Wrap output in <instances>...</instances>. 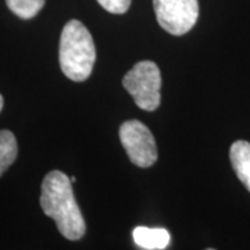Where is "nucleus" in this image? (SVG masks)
Returning a JSON list of instances; mask_svg holds the SVG:
<instances>
[{"instance_id":"obj_1","label":"nucleus","mask_w":250,"mask_h":250,"mask_svg":"<svg viewBox=\"0 0 250 250\" xmlns=\"http://www.w3.org/2000/svg\"><path fill=\"white\" fill-rule=\"evenodd\" d=\"M41 206L47 217L53 218L59 231L68 241H78L86 231L74 196L72 182L62 171H50L42 182Z\"/></svg>"},{"instance_id":"obj_2","label":"nucleus","mask_w":250,"mask_h":250,"mask_svg":"<svg viewBox=\"0 0 250 250\" xmlns=\"http://www.w3.org/2000/svg\"><path fill=\"white\" fill-rule=\"evenodd\" d=\"M96 60L93 38L78 20L68 21L62 31L59 62L62 74L75 82L88 80Z\"/></svg>"},{"instance_id":"obj_3","label":"nucleus","mask_w":250,"mask_h":250,"mask_svg":"<svg viewBox=\"0 0 250 250\" xmlns=\"http://www.w3.org/2000/svg\"><path fill=\"white\" fill-rule=\"evenodd\" d=\"M123 85L139 108L154 111L160 106L161 75L156 62L149 60L136 62L124 75Z\"/></svg>"},{"instance_id":"obj_4","label":"nucleus","mask_w":250,"mask_h":250,"mask_svg":"<svg viewBox=\"0 0 250 250\" xmlns=\"http://www.w3.org/2000/svg\"><path fill=\"white\" fill-rule=\"evenodd\" d=\"M120 139L129 160L141 168L152 167L157 161V146L153 134L138 120L125 121L120 126Z\"/></svg>"},{"instance_id":"obj_5","label":"nucleus","mask_w":250,"mask_h":250,"mask_svg":"<svg viewBox=\"0 0 250 250\" xmlns=\"http://www.w3.org/2000/svg\"><path fill=\"white\" fill-rule=\"evenodd\" d=\"M153 6L157 22L171 35H185L199 17L197 0H153Z\"/></svg>"},{"instance_id":"obj_6","label":"nucleus","mask_w":250,"mask_h":250,"mask_svg":"<svg viewBox=\"0 0 250 250\" xmlns=\"http://www.w3.org/2000/svg\"><path fill=\"white\" fill-rule=\"evenodd\" d=\"M135 243L145 250H163L170 245V232L164 228L136 227L134 229Z\"/></svg>"},{"instance_id":"obj_7","label":"nucleus","mask_w":250,"mask_h":250,"mask_svg":"<svg viewBox=\"0 0 250 250\" xmlns=\"http://www.w3.org/2000/svg\"><path fill=\"white\" fill-rule=\"evenodd\" d=\"M229 159L238 178L250 192V143L236 141L229 149Z\"/></svg>"},{"instance_id":"obj_8","label":"nucleus","mask_w":250,"mask_h":250,"mask_svg":"<svg viewBox=\"0 0 250 250\" xmlns=\"http://www.w3.org/2000/svg\"><path fill=\"white\" fill-rule=\"evenodd\" d=\"M18 153L17 139L11 131H0V177L16 161Z\"/></svg>"},{"instance_id":"obj_9","label":"nucleus","mask_w":250,"mask_h":250,"mask_svg":"<svg viewBox=\"0 0 250 250\" xmlns=\"http://www.w3.org/2000/svg\"><path fill=\"white\" fill-rule=\"evenodd\" d=\"M6 3L17 17L31 20L43 9L46 0H6Z\"/></svg>"},{"instance_id":"obj_10","label":"nucleus","mask_w":250,"mask_h":250,"mask_svg":"<svg viewBox=\"0 0 250 250\" xmlns=\"http://www.w3.org/2000/svg\"><path fill=\"white\" fill-rule=\"evenodd\" d=\"M98 3L113 14H124L131 6V0H98Z\"/></svg>"},{"instance_id":"obj_11","label":"nucleus","mask_w":250,"mask_h":250,"mask_svg":"<svg viewBox=\"0 0 250 250\" xmlns=\"http://www.w3.org/2000/svg\"><path fill=\"white\" fill-rule=\"evenodd\" d=\"M1 108H3V96L0 95V111H1Z\"/></svg>"}]
</instances>
